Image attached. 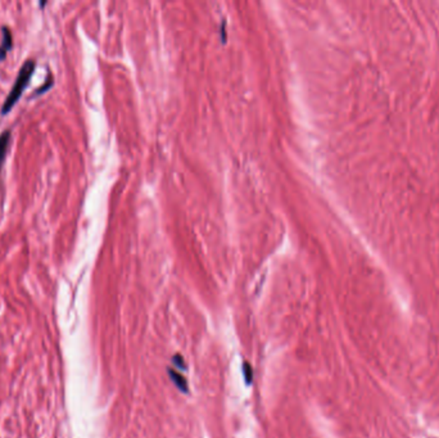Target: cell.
I'll return each instance as SVG.
<instances>
[{
    "mask_svg": "<svg viewBox=\"0 0 439 438\" xmlns=\"http://www.w3.org/2000/svg\"><path fill=\"white\" fill-rule=\"evenodd\" d=\"M34 71H35V62L34 60L29 59V60H26L24 65H22L21 70H19L18 75H17L16 81H14L13 88H12L11 93H9L8 97H7L6 102H4V105H3V108H2V113H3V115H7V113H9V111H11L12 108L14 107V105L18 102V99L21 98L22 93L25 92V89H26L27 85H29L30 78H31Z\"/></svg>",
    "mask_w": 439,
    "mask_h": 438,
    "instance_id": "6da1fadb",
    "label": "cell"
},
{
    "mask_svg": "<svg viewBox=\"0 0 439 438\" xmlns=\"http://www.w3.org/2000/svg\"><path fill=\"white\" fill-rule=\"evenodd\" d=\"M13 47V39H12V32L8 27L2 29V44H0V60L6 59L7 54Z\"/></svg>",
    "mask_w": 439,
    "mask_h": 438,
    "instance_id": "7a4b0ae2",
    "label": "cell"
},
{
    "mask_svg": "<svg viewBox=\"0 0 439 438\" xmlns=\"http://www.w3.org/2000/svg\"><path fill=\"white\" fill-rule=\"evenodd\" d=\"M9 143H11V131L7 130L0 135V169L3 166V162L7 157Z\"/></svg>",
    "mask_w": 439,
    "mask_h": 438,
    "instance_id": "3957f363",
    "label": "cell"
},
{
    "mask_svg": "<svg viewBox=\"0 0 439 438\" xmlns=\"http://www.w3.org/2000/svg\"><path fill=\"white\" fill-rule=\"evenodd\" d=\"M50 77H52V75H49V76H48V80H47V81H45V85H44V86H41V88H40V89H39V90H36V94H41V93H43V92H45V90H47V89H49L50 86H52V85H53V82H52V81H50V82H49V78H50Z\"/></svg>",
    "mask_w": 439,
    "mask_h": 438,
    "instance_id": "277c9868",
    "label": "cell"
}]
</instances>
